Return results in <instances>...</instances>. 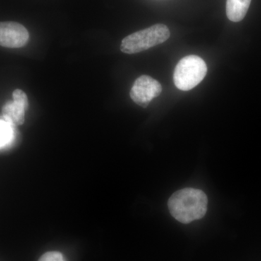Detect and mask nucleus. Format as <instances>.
<instances>
[{
  "label": "nucleus",
  "instance_id": "f257e3e1",
  "mask_svg": "<svg viewBox=\"0 0 261 261\" xmlns=\"http://www.w3.org/2000/svg\"><path fill=\"white\" fill-rule=\"evenodd\" d=\"M207 195L202 190L185 188L173 193L168 200V209L175 219L182 224L202 219L207 209Z\"/></svg>",
  "mask_w": 261,
  "mask_h": 261
},
{
  "label": "nucleus",
  "instance_id": "f03ea898",
  "mask_svg": "<svg viewBox=\"0 0 261 261\" xmlns=\"http://www.w3.org/2000/svg\"><path fill=\"white\" fill-rule=\"evenodd\" d=\"M170 37V31L164 24L139 31L127 36L122 40L121 50L126 54H136L166 42Z\"/></svg>",
  "mask_w": 261,
  "mask_h": 261
},
{
  "label": "nucleus",
  "instance_id": "7ed1b4c3",
  "mask_svg": "<svg viewBox=\"0 0 261 261\" xmlns=\"http://www.w3.org/2000/svg\"><path fill=\"white\" fill-rule=\"evenodd\" d=\"M207 71V65L200 57L186 56L176 65L173 82L180 90H191L204 80Z\"/></svg>",
  "mask_w": 261,
  "mask_h": 261
},
{
  "label": "nucleus",
  "instance_id": "20e7f679",
  "mask_svg": "<svg viewBox=\"0 0 261 261\" xmlns=\"http://www.w3.org/2000/svg\"><path fill=\"white\" fill-rule=\"evenodd\" d=\"M162 92V86L149 75H143L135 81L130 91L132 100L142 108H147L154 98Z\"/></svg>",
  "mask_w": 261,
  "mask_h": 261
},
{
  "label": "nucleus",
  "instance_id": "39448f33",
  "mask_svg": "<svg viewBox=\"0 0 261 261\" xmlns=\"http://www.w3.org/2000/svg\"><path fill=\"white\" fill-rule=\"evenodd\" d=\"M13 98V100L5 103L2 108L3 118L15 126H20L25 121V111L29 108L28 97L21 89H15Z\"/></svg>",
  "mask_w": 261,
  "mask_h": 261
},
{
  "label": "nucleus",
  "instance_id": "423d86ee",
  "mask_svg": "<svg viewBox=\"0 0 261 261\" xmlns=\"http://www.w3.org/2000/svg\"><path fill=\"white\" fill-rule=\"evenodd\" d=\"M27 29L16 22H0V46L8 48L23 47L29 42Z\"/></svg>",
  "mask_w": 261,
  "mask_h": 261
},
{
  "label": "nucleus",
  "instance_id": "0eeeda50",
  "mask_svg": "<svg viewBox=\"0 0 261 261\" xmlns=\"http://www.w3.org/2000/svg\"><path fill=\"white\" fill-rule=\"evenodd\" d=\"M251 0H226L227 18L232 22H240L246 15Z\"/></svg>",
  "mask_w": 261,
  "mask_h": 261
},
{
  "label": "nucleus",
  "instance_id": "6e6552de",
  "mask_svg": "<svg viewBox=\"0 0 261 261\" xmlns=\"http://www.w3.org/2000/svg\"><path fill=\"white\" fill-rule=\"evenodd\" d=\"M15 126L3 118L0 119V149L6 148L13 143L15 137Z\"/></svg>",
  "mask_w": 261,
  "mask_h": 261
},
{
  "label": "nucleus",
  "instance_id": "1a4fd4ad",
  "mask_svg": "<svg viewBox=\"0 0 261 261\" xmlns=\"http://www.w3.org/2000/svg\"><path fill=\"white\" fill-rule=\"evenodd\" d=\"M38 261H67L64 255L58 251L47 252L42 255Z\"/></svg>",
  "mask_w": 261,
  "mask_h": 261
}]
</instances>
